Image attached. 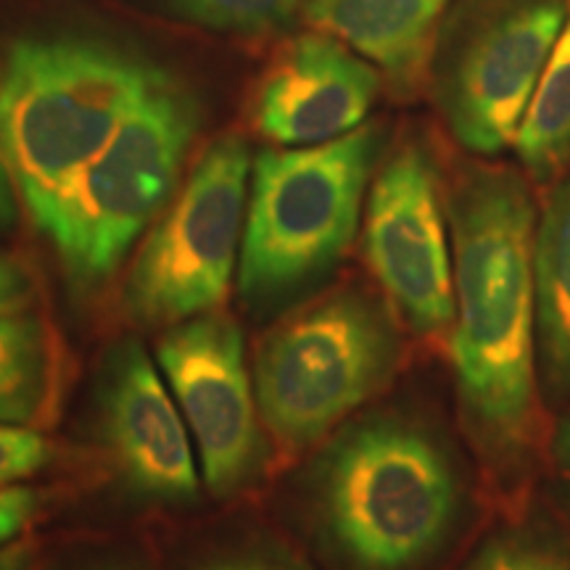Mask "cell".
<instances>
[{"instance_id":"6","label":"cell","mask_w":570,"mask_h":570,"mask_svg":"<svg viewBox=\"0 0 570 570\" xmlns=\"http://www.w3.org/2000/svg\"><path fill=\"white\" fill-rule=\"evenodd\" d=\"M396 362L399 338L386 309L362 291H338L259 341V417L283 446L315 444L386 386Z\"/></svg>"},{"instance_id":"3","label":"cell","mask_w":570,"mask_h":570,"mask_svg":"<svg viewBox=\"0 0 570 570\" xmlns=\"http://www.w3.org/2000/svg\"><path fill=\"white\" fill-rule=\"evenodd\" d=\"M167 71L96 38H21L0 77V151L38 225Z\"/></svg>"},{"instance_id":"24","label":"cell","mask_w":570,"mask_h":570,"mask_svg":"<svg viewBox=\"0 0 570 570\" xmlns=\"http://www.w3.org/2000/svg\"><path fill=\"white\" fill-rule=\"evenodd\" d=\"M17 183L6 161L3 151H0V233H6L17 223Z\"/></svg>"},{"instance_id":"2","label":"cell","mask_w":570,"mask_h":570,"mask_svg":"<svg viewBox=\"0 0 570 570\" xmlns=\"http://www.w3.org/2000/svg\"><path fill=\"white\" fill-rule=\"evenodd\" d=\"M306 499L320 539L352 570H415L460 515L452 454L415 417L370 415L312 462Z\"/></svg>"},{"instance_id":"13","label":"cell","mask_w":570,"mask_h":570,"mask_svg":"<svg viewBox=\"0 0 570 570\" xmlns=\"http://www.w3.org/2000/svg\"><path fill=\"white\" fill-rule=\"evenodd\" d=\"M454 0H304L317 32L346 42L402 88L415 85L431 59L439 21Z\"/></svg>"},{"instance_id":"18","label":"cell","mask_w":570,"mask_h":570,"mask_svg":"<svg viewBox=\"0 0 570 570\" xmlns=\"http://www.w3.org/2000/svg\"><path fill=\"white\" fill-rule=\"evenodd\" d=\"M465 570H570V552L533 533H499Z\"/></svg>"},{"instance_id":"21","label":"cell","mask_w":570,"mask_h":570,"mask_svg":"<svg viewBox=\"0 0 570 570\" xmlns=\"http://www.w3.org/2000/svg\"><path fill=\"white\" fill-rule=\"evenodd\" d=\"M40 510V497L35 489L0 483V550L19 537Z\"/></svg>"},{"instance_id":"12","label":"cell","mask_w":570,"mask_h":570,"mask_svg":"<svg viewBox=\"0 0 570 570\" xmlns=\"http://www.w3.org/2000/svg\"><path fill=\"white\" fill-rule=\"evenodd\" d=\"M377 90L381 75L373 63L315 30L298 35L269 69L254 119L277 146H317L365 125Z\"/></svg>"},{"instance_id":"5","label":"cell","mask_w":570,"mask_h":570,"mask_svg":"<svg viewBox=\"0 0 570 570\" xmlns=\"http://www.w3.org/2000/svg\"><path fill=\"white\" fill-rule=\"evenodd\" d=\"M198 122V101L167 75L40 219L77 294L109 281L169 204Z\"/></svg>"},{"instance_id":"22","label":"cell","mask_w":570,"mask_h":570,"mask_svg":"<svg viewBox=\"0 0 570 570\" xmlns=\"http://www.w3.org/2000/svg\"><path fill=\"white\" fill-rule=\"evenodd\" d=\"M35 298L32 277L19 259L0 252V315L30 312Z\"/></svg>"},{"instance_id":"14","label":"cell","mask_w":570,"mask_h":570,"mask_svg":"<svg viewBox=\"0 0 570 570\" xmlns=\"http://www.w3.org/2000/svg\"><path fill=\"white\" fill-rule=\"evenodd\" d=\"M539 356L552 391H570V177L562 180L537 225Z\"/></svg>"},{"instance_id":"10","label":"cell","mask_w":570,"mask_h":570,"mask_svg":"<svg viewBox=\"0 0 570 570\" xmlns=\"http://www.w3.org/2000/svg\"><path fill=\"white\" fill-rule=\"evenodd\" d=\"M433 164L404 146L383 164L365 206V259L383 294L417 333L454 320V259Z\"/></svg>"},{"instance_id":"11","label":"cell","mask_w":570,"mask_h":570,"mask_svg":"<svg viewBox=\"0 0 570 570\" xmlns=\"http://www.w3.org/2000/svg\"><path fill=\"white\" fill-rule=\"evenodd\" d=\"M96 423L119 481L135 497L167 504L196 499L194 436L140 341H117L104 356Z\"/></svg>"},{"instance_id":"8","label":"cell","mask_w":570,"mask_h":570,"mask_svg":"<svg viewBox=\"0 0 570 570\" xmlns=\"http://www.w3.org/2000/svg\"><path fill=\"white\" fill-rule=\"evenodd\" d=\"M568 13L570 0H483L454 27L436 85L460 146L494 156L515 142Z\"/></svg>"},{"instance_id":"25","label":"cell","mask_w":570,"mask_h":570,"mask_svg":"<svg viewBox=\"0 0 570 570\" xmlns=\"http://www.w3.org/2000/svg\"><path fill=\"white\" fill-rule=\"evenodd\" d=\"M27 566H30V550L24 544H9L0 550V570H27Z\"/></svg>"},{"instance_id":"16","label":"cell","mask_w":570,"mask_h":570,"mask_svg":"<svg viewBox=\"0 0 570 570\" xmlns=\"http://www.w3.org/2000/svg\"><path fill=\"white\" fill-rule=\"evenodd\" d=\"M512 148L537 183H552L570 169V13Z\"/></svg>"},{"instance_id":"4","label":"cell","mask_w":570,"mask_h":570,"mask_svg":"<svg viewBox=\"0 0 570 570\" xmlns=\"http://www.w3.org/2000/svg\"><path fill=\"white\" fill-rule=\"evenodd\" d=\"M377 148V127L362 125L344 138L256 156L238 262L248 309H283L338 265L360 227Z\"/></svg>"},{"instance_id":"7","label":"cell","mask_w":570,"mask_h":570,"mask_svg":"<svg viewBox=\"0 0 570 570\" xmlns=\"http://www.w3.org/2000/svg\"><path fill=\"white\" fill-rule=\"evenodd\" d=\"M248 175L252 156L238 135L206 148L127 277L125 306L135 323L173 327L223 302L244 248Z\"/></svg>"},{"instance_id":"19","label":"cell","mask_w":570,"mask_h":570,"mask_svg":"<svg viewBox=\"0 0 570 570\" xmlns=\"http://www.w3.org/2000/svg\"><path fill=\"white\" fill-rule=\"evenodd\" d=\"M53 444L30 425L0 423V483H17L51 465Z\"/></svg>"},{"instance_id":"20","label":"cell","mask_w":570,"mask_h":570,"mask_svg":"<svg viewBox=\"0 0 570 570\" xmlns=\"http://www.w3.org/2000/svg\"><path fill=\"white\" fill-rule=\"evenodd\" d=\"M196 570H306L302 562L273 544H235L212 552Z\"/></svg>"},{"instance_id":"1","label":"cell","mask_w":570,"mask_h":570,"mask_svg":"<svg viewBox=\"0 0 570 570\" xmlns=\"http://www.w3.org/2000/svg\"><path fill=\"white\" fill-rule=\"evenodd\" d=\"M452 365L468 423L499 454L520 452L537 404V212L523 177L473 169L449 198Z\"/></svg>"},{"instance_id":"17","label":"cell","mask_w":570,"mask_h":570,"mask_svg":"<svg viewBox=\"0 0 570 570\" xmlns=\"http://www.w3.org/2000/svg\"><path fill=\"white\" fill-rule=\"evenodd\" d=\"M304 0H173L183 19L214 32L262 35L283 27Z\"/></svg>"},{"instance_id":"26","label":"cell","mask_w":570,"mask_h":570,"mask_svg":"<svg viewBox=\"0 0 570 570\" xmlns=\"http://www.w3.org/2000/svg\"><path fill=\"white\" fill-rule=\"evenodd\" d=\"M558 449H560V460H562V465H566V470H568V479H570V415H568L566 423H562Z\"/></svg>"},{"instance_id":"23","label":"cell","mask_w":570,"mask_h":570,"mask_svg":"<svg viewBox=\"0 0 570 570\" xmlns=\"http://www.w3.org/2000/svg\"><path fill=\"white\" fill-rule=\"evenodd\" d=\"M48 570H151L142 562L138 554L127 552H96L85 554V558H75Z\"/></svg>"},{"instance_id":"15","label":"cell","mask_w":570,"mask_h":570,"mask_svg":"<svg viewBox=\"0 0 570 570\" xmlns=\"http://www.w3.org/2000/svg\"><path fill=\"white\" fill-rule=\"evenodd\" d=\"M56 356L42 320L0 315V423L32 425L53 396Z\"/></svg>"},{"instance_id":"9","label":"cell","mask_w":570,"mask_h":570,"mask_svg":"<svg viewBox=\"0 0 570 570\" xmlns=\"http://www.w3.org/2000/svg\"><path fill=\"white\" fill-rule=\"evenodd\" d=\"M156 354L194 436L206 487L219 497L233 494L252 481L262 460L244 333L230 315L212 309L167 327Z\"/></svg>"}]
</instances>
